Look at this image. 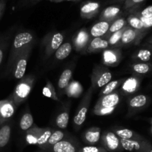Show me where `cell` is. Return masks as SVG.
<instances>
[{"label":"cell","mask_w":152,"mask_h":152,"mask_svg":"<svg viewBox=\"0 0 152 152\" xmlns=\"http://www.w3.org/2000/svg\"><path fill=\"white\" fill-rule=\"evenodd\" d=\"M35 36L31 31H22L16 33L10 43V50L9 52V56L6 65L5 73L7 75L10 74L12 68L15 61L19 55L23 51L24 49L34 41Z\"/></svg>","instance_id":"cell-1"},{"label":"cell","mask_w":152,"mask_h":152,"mask_svg":"<svg viewBox=\"0 0 152 152\" xmlns=\"http://www.w3.org/2000/svg\"><path fill=\"white\" fill-rule=\"evenodd\" d=\"M35 77L32 74L25 76L21 79L15 87L14 90L10 95L16 107L23 103L29 96L33 87L35 84Z\"/></svg>","instance_id":"cell-2"},{"label":"cell","mask_w":152,"mask_h":152,"mask_svg":"<svg viewBox=\"0 0 152 152\" xmlns=\"http://www.w3.org/2000/svg\"><path fill=\"white\" fill-rule=\"evenodd\" d=\"M151 102V99L148 95L140 94L132 95L128 99V111L126 117L131 118L136 114L148 108Z\"/></svg>","instance_id":"cell-3"},{"label":"cell","mask_w":152,"mask_h":152,"mask_svg":"<svg viewBox=\"0 0 152 152\" xmlns=\"http://www.w3.org/2000/svg\"><path fill=\"white\" fill-rule=\"evenodd\" d=\"M112 79V73L105 65H96L91 76V87L94 90L102 88Z\"/></svg>","instance_id":"cell-4"},{"label":"cell","mask_w":152,"mask_h":152,"mask_svg":"<svg viewBox=\"0 0 152 152\" xmlns=\"http://www.w3.org/2000/svg\"><path fill=\"white\" fill-rule=\"evenodd\" d=\"M93 93L94 89L90 86L88 90L85 94L84 96L82 98V100L79 104L77 110V114L74 117V126L77 131L80 129V127L86 121L88 111L91 102Z\"/></svg>","instance_id":"cell-5"},{"label":"cell","mask_w":152,"mask_h":152,"mask_svg":"<svg viewBox=\"0 0 152 152\" xmlns=\"http://www.w3.org/2000/svg\"><path fill=\"white\" fill-rule=\"evenodd\" d=\"M34 46V42L27 46L15 61L10 72V74H12L15 79H22L25 77L27 65Z\"/></svg>","instance_id":"cell-6"},{"label":"cell","mask_w":152,"mask_h":152,"mask_svg":"<svg viewBox=\"0 0 152 152\" xmlns=\"http://www.w3.org/2000/svg\"><path fill=\"white\" fill-rule=\"evenodd\" d=\"M65 35L60 32H53L48 34L43 40L44 54L45 59H48L63 43Z\"/></svg>","instance_id":"cell-7"},{"label":"cell","mask_w":152,"mask_h":152,"mask_svg":"<svg viewBox=\"0 0 152 152\" xmlns=\"http://www.w3.org/2000/svg\"><path fill=\"white\" fill-rule=\"evenodd\" d=\"M101 146L103 147L108 152H122L123 147L120 143V140L112 131H105L101 134Z\"/></svg>","instance_id":"cell-8"},{"label":"cell","mask_w":152,"mask_h":152,"mask_svg":"<svg viewBox=\"0 0 152 152\" xmlns=\"http://www.w3.org/2000/svg\"><path fill=\"white\" fill-rule=\"evenodd\" d=\"M142 80V77L135 74H132L131 77L124 79L120 86V90L119 91L120 94L126 96H131L134 94L139 91Z\"/></svg>","instance_id":"cell-9"},{"label":"cell","mask_w":152,"mask_h":152,"mask_svg":"<svg viewBox=\"0 0 152 152\" xmlns=\"http://www.w3.org/2000/svg\"><path fill=\"white\" fill-rule=\"evenodd\" d=\"M147 34H148L147 32L134 29L127 25L126 30L123 32V36H122L120 46L122 47V46L131 45H137L140 43L141 40L144 38V37Z\"/></svg>","instance_id":"cell-10"},{"label":"cell","mask_w":152,"mask_h":152,"mask_svg":"<svg viewBox=\"0 0 152 152\" xmlns=\"http://www.w3.org/2000/svg\"><path fill=\"white\" fill-rule=\"evenodd\" d=\"M80 147L81 145L77 139L68 136L50 147L45 152H78Z\"/></svg>","instance_id":"cell-11"},{"label":"cell","mask_w":152,"mask_h":152,"mask_svg":"<svg viewBox=\"0 0 152 152\" xmlns=\"http://www.w3.org/2000/svg\"><path fill=\"white\" fill-rule=\"evenodd\" d=\"M91 40L89 31L86 28H81L73 38V44L76 51L81 53H86L88 45Z\"/></svg>","instance_id":"cell-12"},{"label":"cell","mask_w":152,"mask_h":152,"mask_svg":"<svg viewBox=\"0 0 152 152\" xmlns=\"http://www.w3.org/2000/svg\"><path fill=\"white\" fill-rule=\"evenodd\" d=\"M120 140V143L124 151L129 152H148L152 148L151 142L145 139L143 140Z\"/></svg>","instance_id":"cell-13"},{"label":"cell","mask_w":152,"mask_h":152,"mask_svg":"<svg viewBox=\"0 0 152 152\" xmlns=\"http://www.w3.org/2000/svg\"><path fill=\"white\" fill-rule=\"evenodd\" d=\"M122 59L123 53L120 48H108L102 51V63L105 66H118Z\"/></svg>","instance_id":"cell-14"},{"label":"cell","mask_w":152,"mask_h":152,"mask_svg":"<svg viewBox=\"0 0 152 152\" xmlns=\"http://www.w3.org/2000/svg\"><path fill=\"white\" fill-rule=\"evenodd\" d=\"M16 108L17 107L10 96L0 100V126L10 120Z\"/></svg>","instance_id":"cell-15"},{"label":"cell","mask_w":152,"mask_h":152,"mask_svg":"<svg viewBox=\"0 0 152 152\" xmlns=\"http://www.w3.org/2000/svg\"><path fill=\"white\" fill-rule=\"evenodd\" d=\"M120 99H121V94L119 91L116 90L109 94L99 96L94 108H100V107H104V108L117 107V105L120 103Z\"/></svg>","instance_id":"cell-16"},{"label":"cell","mask_w":152,"mask_h":152,"mask_svg":"<svg viewBox=\"0 0 152 152\" xmlns=\"http://www.w3.org/2000/svg\"><path fill=\"white\" fill-rule=\"evenodd\" d=\"M101 134L100 128L91 127L83 132L82 140L87 145H96L100 142Z\"/></svg>","instance_id":"cell-17"},{"label":"cell","mask_w":152,"mask_h":152,"mask_svg":"<svg viewBox=\"0 0 152 152\" xmlns=\"http://www.w3.org/2000/svg\"><path fill=\"white\" fill-rule=\"evenodd\" d=\"M132 58L135 62H151L152 60V45L145 43L132 54Z\"/></svg>","instance_id":"cell-18"},{"label":"cell","mask_w":152,"mask_h":152,"mask_svg":"<svg viewBox=\"0 0 152 152\" xmlns=\"http://www.w3.org/2000/svg\"><path fill=\"white\" fill-rule=\"evenodd\" d=\"M14 29L10 28L6 32L0 34V66L4 61L8 47L10 45Z\"/></svg>","instance_id":"cell-19"},{"label":"cell","mask_w":152,"mask_h":152,"mask_svg":"<svg viewBox=\"0 0 152 152\" xmlns=\"http://www.w3.org/2000/svg\"><path fill=\"white\" fill-rule=\"evenodd\" d=\"M100 4L97 1H88L80 7V16L84 19H92L98 14Z\"/></svg>","instance_id":"cell-20"},{"label":"cell","mask_w":152,"mask_h":152,"mask_svg":"<svg viewBox=\"0 0 152 152\" xmlns=\"http://www.w3.org/2000/svg\"><path fill=\"white\" fill-rule=\"evenodd\" d=\"M12 132V122L10 120L0 126V152H4L10 142Z\"/></svg>","instance_id":"cell-21"},{"label":"cell","mask_w":152,"mask_h":152,"mask_svg":"<svg viewBox=\"0 0 152 152\" xmlns=\"http://www.w3.org/2000/svg\"><path fill=\"white\" fill-rule=\"evenodd\" d=\"M122 13L120 6H109L104 9L99 16V21H106L112 22L120 17Z\"/></svg>","instance_id":"cell-22"},{"label":"cell","mask_w":152,"mask_h":152,"mask_svg":"<svg viewBox=\"0 0 152 152\" xmlns=\"http://www.w3.org/2000/svg\"><path fill=\"white\" fill-rule=\"evenodd\" d=\"M108 48H109L108 40L101 38V37H96V38L91 39L88 45V47L87 48V50H86V53H99V52L103 51V50H106Z\"/></svg>","instance_id":"cell-23"},{"label":"cell","mask_w":152,"mask_h":152,"mask_svg":"<svg viewBox=\"0 0 152 152\" xmlns=\"http://www.w3.org/2000/svg\"><path fill=\"white\" fill-rule=\"evenodd\" d=\"M120 139L126 140H143L145 138L137 132L126 129V128H115L112 131Z\"/></svg>","instance_id":"cell-24"},{"label":"cell","mask_w":152,"mask_h":152,"mask_svg":"<svg viewBox=\"0 0 152 152\" xmlns=\"http://www.w3.org/2000/svg\"><path fill=\"white\" fill-rule=\"evenodd\" d=\"M111 24V22H106V21H99L96 24H94L91 27L89 32L91 39L104 37L108 32Z\"/></svg>","instance_id":"cell-25"},{"label":"cell","mask_w":152,"mask_h":152,"mask_svg":"<svg viewBox=\"0 0 152 152\" xmlns=\"http://www.w3.org/2000/svg\"><path fill=\"white\" fill-rule=\"evenodd\" d=\"M73 67H68L65 68L59 77V80L57 83V88L59 91V94L62 95L63 92H65V88L69 85L73 75Z\"/></svg>","instance_id":"cell-26"},{"label":"cell","mask_w":152,"mask_h":152,"mask_svg":"<svg viewBox=\"0 0 152 152\" xmlns=\"http://www.w3.org/2000/svg\"><path fill=\"white\" fill-rule=\"evenodd\" d=\"M132 74L143 77L152 71V62H134L130 65Z\"/></svg>","instance_id":"cell-27"},{"label":"cell","mask_w":152,"mask_h":152,"mask_svg":"<svg viewBox=\"0 0 152 152\" xmlns=\"http://www.w3.org/2000/svg\"><path fill=\"white\" fill-rule=\"evenodd\" d=\"M68 136H70L68 134V133H67L65 131L62 130H56L54 129V131L53 132L52 134L50 135V138L48 139V142H46V144L45 145V146L43 147L42 150L43 151L45 152L48 149L50 148L51 146H53V145L56 144L57 142H60L62 140L65 139L66 137H68Z\"/></svg>","instance_id":"cell-28"},{"label":"cell","mask_w":152,"mask_h":152,"mask_svg":"<svg viewBox=\"0 0 152 152\" xmlns=\"http://www.w3.org/2000/svg\"><path fill=\"white\" fill-rule=\"evenodd\" d=\"M127 25L128 24L126 18L123 17V16H120L118 19H117L116 20H114V22H111L108 32L106 33V34H105L104 37H101V38H103L105 39H108V38L111 35V34L117 32V31H120V30L123 29V28H125V27L127 26Z\"/></svg>","instance_id":"cell-29"},{"label":"cell","mask_w":152,"mask_h":152,"mask_svg":"<svg viewBox=\"0 0 152 152\" xmlns=\"http://www.w3.org/2000/svg\"><path fill=\"white\" fill-rule=\"evenodd\" d=\"M42 128L38 127L37 125L34 126L25 132V140L30 145H37Z\"/></svg>","instance_id":"cell-30"},{"label":"cell","mask_w":152,"mask_h":152,"mask_svg":"<svg viewBox=\"0 0 152 152\" xmlns=\"http://www.w3.org/2000/svg\"><path fill=\"white\" fill-rule=\"evenodd\" d=\"M34 126V118L28 107H27L25 112L19 120V128L22 132H26Z\"/></svg>","instance_id":"cell-31"},{"label":"cell","mask_w":152,"mask_h":152,"mask_svg":"<svg viewBox=\"0 0 152 152\" xmlns=\"http://www.w3.org/2000/svg\"><path fill=\"white\" fill-rule=\"evenodd\" d=\"M72 50V44L70 42L62 43L60 47L54 53L55 59L56 61H62L66 59L71 53Z\"/></svg>","instance_id":"cell-32"},{"label":"cell","mask_w":152,"mask_h":152,"mask_svg":"<svg viewBox=\"0 0 152 152\" xmlns=\"http://www.w3.org/2000/svg\"><path fill=\"white\" fill-rule=\"evenodd\" d=\"M55 122H56V126L59 127V129H66L68 125V122H69V108L68 106L63 108L62 111L56 116Z\"/></svg>","instance_id":"cell-33"},{"label":"cell","mask_w":152,"mask_h":152,"mask_svg":"<svg viewBox=\"0 0 152 152\" xmlns=\"http://www.w3.org/2000/svg\"><path fill=\"white\" fill-rule=\"evenodd\" d=\"M65 92L69 97H78L83 92V86L79 82L71 81L65 88Z\"/></svg>","instance_id":"cell-34"},{"label":"cell","mask_w":152,"mask_h":152,"mask_svg":"<svg viewBox=\"0 0 152 152\" xmlns=\"http://www.w3.org/2000/svg\"><path fill=\"white\" fill-rule=\"evenodd\" d=\"M127 21V24L129 27L134 28V29L138 30V31H143V32H147L148 31H145L143 27V23H142V20H141L139 16H137L136 14H134V13H132V14L129 15V16L126 19Z\"/></svg>","instance_id":"cell-35"},{"label":"cell","mask_w":152,"mask_h":152,"mask_svg":"<svg viewBox=\"0 0 152 152\" xmlns=\"http://www.w3.org/2000/svg\"><path fill=\"white\" fill-rule=\"evenodd\" d=\"M123 80H124V79L122 78L120 79V80L110 81L108 84H106L103 88H102L100 92H99V96L109 94L114 92V91L117 90V88H118L121 86Z\"/></svg>","instance_id":"cell-36"},{"label":"cell","mask_w":152,"mask_h":152,"mask_svg":"<svg viewBox=\"0 0 152 152\" xmlns=\"http://www.w3.org/2000/svg\"><path fill=\"white\" fill-rule=\"evenodd\" d=\"M126 26L125 28H123V29L120 30V31H117V32L114 33V34H111L109 37L108 38V46L111 48H120V41H121L122 36H123V32L126 30Z\"/></svg>","instance_id":"cell-37"},{"label":"cell","mask_w":152,"mask_h":152,"mask_svg":"<svg viewBox=\"0 0 152 152\" xmlns=\"http://www.w3.org/2000/svg\"><path fill=\"white\" fill-rule=\"evenodd\" d=\"M53 131H54V129H51V128H42V131L41 132H40L39 137L38 139V142H37V145L39 147L40 149H42L43 147L45 146L46 142H48V139L50 138V135L52 134Z\"/></svg>","instance_id":"cell-38"},{"label":"cell","mask_w":152,"mask_h":152,"mask_svg":"<svg viewBox=\"0 0 152 152\" xmlns=\"http://www.w3.org/2000/svg\"><path fill=\"white\" fill-rule=\"evenodd\" d=\"M42 94L46 97H48L50 99H53V100L59 102V99L58 97L57 94H56V89H55L53 84L49 80H48L47 83H46V85L43 88Z\"/></svg>","instance_id":"cell-39"},{"label":"cell","mask_w":152,"mask_h":152,"mask_svg":"<svg viewBox=\"0 0 152 152\" xmlns=\"http://www.w3.org/2000/svg\"><path fill=\"white\" fill-rule=\"evenodd\" d=\"M116 109V107L113 108H104V107H100V108H94L92 112L94 115L96 116H105L111 114Z\"/></svg>","instance_id":"cell-40"},{"label":"cell","mask_w":152,"mask_h":152,"mask_svg":"<svg viewBox=\"0 0 152 152\" xmlns=\"http://www.w3.org/2000/svg\"><path fill=\"white\" fill-rule=\"evenodd\" d=\"M78 152H108L101 145H86L81 146Z\"/></svg>","instance_id":"cell-41"},{"label":"cell","mask_w":152,"mask_h":152,"mask_svg":"<svg viewBox=\"0 0 152 152\" xmlns=\"http://www.w3.org/2000/svg\"><path fill=\"white\" fill-rule=\"evenodd\" d=\"M140 18H148L152 16V5L148 6L140 12H134Z\"/></svg>","instance_id":"cell-42"},{"label":"cell","mask_w":152,"mask_h":152,"mask_svg":"<svg viewBox=\"0 0 152 152\" xmlns=\"http://www.w3.org/2000/svg\"><path fill=\"white\" fill-rule=\"evenodd\" d=\"M144 1H145V0H126L124 2V8L126 10H129V9L138 5L140 3L143 2Z\"/></svg>","instance_id":"cell-43"},{"label":"cell","mask_w":152,"mask_h":152,"mask_svg":"<svg viewBox=\"0 0 152 152\" xmlns=\"http://www.w3.org/2000/svg\"><path fill=\"white\" fill-rule=\"evenodd\" d=\"M143 23L144 29L146 31H148V30L152 28V16L148 18H140Z\"/></svg>","instance_id":"cell-44"},{"label":"cell","mask_w":152,"mask_h":152,"mask_svg":"<svg viewBox=\"0 0 152 152\" xmlns=\"http://www.w3.org/2000/svg\"><path fill=\"white\" fill-rule=\"evenodd\" d=\"M6 7V1L5 0H0V19L2 17L3 13H4V10Z\"/></svg>","instance_id":"cell-45"},{"label":"cell","mask_w":152,"mask_h":152,"mask_svg":"<svg viewBox=\"0 0 152 152\" xmlns=\"http://www.w3.org/2000/svg\"><path fill=\"white\" fill-rule=\"evenodd\" d=\"M145 43H147V44L151 45H152V36H151V37H150L149 38H148V39L146 40V42H145Z\"/></svg>","instance_id":"cell-46"},{"label":"cell","mask_w":152,"mask_h":152,"mask_svg":"<svg viewBox=\"0 0 152 152\" xmlns=\"http://www.w3.org/2000/svg\"><path fill=\"white\" fill-rule=\"evenodd\" d=\"M50 1H53V2H60V1H64V0H50Z\"/></svg>","instance_id":"cell-47"},{"label":"cell","mask_w":152,"mask_h":152,"mask_svg":"<svg viewBox=\"0 0 152 152\" xmlns=\"http://www.w3.org/2000/svg\"><path fill=\"white\" fill-rule=\"evenodd\" d=\"M148 121H149V123H150V124H151V126H152V117H151V118H150L149 120H148Z\"/></svg>","instance_id":"cell-48"},{"label":"cell","mask_w":152,"mask_h":152,"mask_svg":"<svg viewBox=\"0 0 152 152\" xmlns=\"http://www.w3.org/2000/svg\"><path fill=\"white\" fill-rule=\"evenodd\" d=\"M126 0H114V1H119V2H121V1H125Z\"/></svg>","instance_id":"cell-49"},{"label":"cell","mask_w":152,"mask_h":152,"mask_svg":"<svg viewBox=\"0 0 152 152\" xmlns=\"http://www.w3.org/2000/svg\"><path fill=\"white\" fill-rule=\"evenodd\" d=\"M31 1H32V2H37V1H40V0H31Z\"/></svg>","instance_id":"cell-50"},{"label":"cell","mask_w":152,"mask_h":152,"mask_svg":"<svg viewBox=\"0 0 152 152\" xmlns=\"http://www.w3.org/2000/svg\"><path fill=\"white\" fill-rule=\"evenodd\" d=\"M66 1H80V0H66Z\"/></svg>","instance_id":"cell-51"},{"label":"cell","mask_w":152,"mask_h":152,"mask_svg":"<svg viewBox=\"0 0 152 152\" xmlns=\"http://www.w3.org/2000/svg\"><path fill=\"white\" fill-rule=\"evenodd\" d=\"M151 134H152V126H151Z\"/></svg>","instance_id":"cell-52"},{"label":"cell","mask_w":152,"mask_h":152,"mask_svg":"<svg viewBox=\"0 0 152 152\" xmlns=\"http://www.w3.org/2000/svg\"><path fill=\"white\" fill-rule=\"evenodd\" d=\"M148 152H152V148H151V150H150V151H148Z\"/></svg>","instance_id":"cell-53"}]
</instances>
